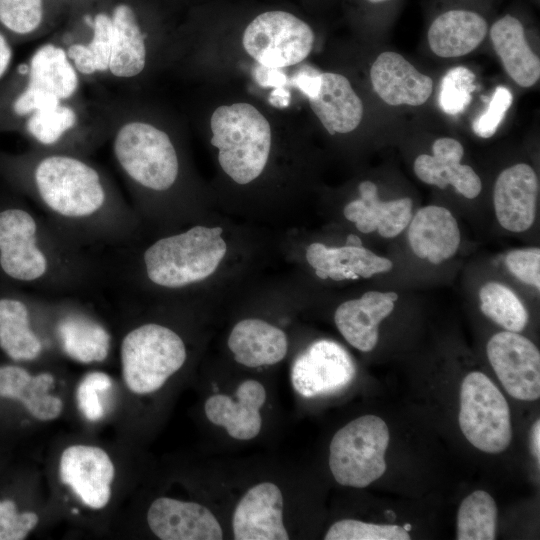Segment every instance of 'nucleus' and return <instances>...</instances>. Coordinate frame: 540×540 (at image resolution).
<instances>
[{
    "label": "nucleus",
    "instance_id": "nucleus-1",
    "mask_svg": "<svg viewBox=\"0 0 540 540\" xmlns=\"http://www.w3.org/2000/svg\"><path fill=\"white\" fill-rule=\"evenodd\" d=\"M221 227L194 226L163 237L144 252L146 274L151 282L180 288L211 276L227 252Z\"/></svg>",
    "mask_w": 540,
    "mask_h": 540
},
{
    "label": "nucleus",
    "instance_id": "nucleus-2",
    "mask_svg": "<svg viewBox=\"0 0 540 540\" xmlns=\"http://www.w3.org/2000/svg\"><path fill=\"white\" fill-rule=\"evenodd\" d=\"M211 144L224 172L236 183L252 182L263 172L271 148V128L248 103L218 107L211 116Z\"/></svg>",
    "mask_w": 540,
    "mask_h": 540
},
{
    "label": "nucleus",
    "instance_id": "nucleus-3",
    "mask_svg": "<svg viewBox=\"0 0 540 540\" xmlns=\"http://www.w3.org/2000/svg\"><path fill=\"white\" fill-rule=\"evenodd\" d=\"M112 151L123 173L143 188L165 191L179 173L176 149L169 135L149 122L128 118L114 121Z\"/></svg>",
    "mask_w": 540,
    "mask_h": 540
},
{
    "label": "nucleus",
    "instance_id": "nucleus-4",
    "mask_svg": "<svg viewBox=\"0 0 540 540\" xmlns=\"http://www.w3.org/2000/svg\"><path fill=\"white\" fill-rule=\"evenodd\" d=\"M33 181L43 203L66 218H84L99 211L107 199L100 172L72 155L43 156L33 169Z\"/></svg>",
    "mask_w": 540,
    "mask_h": 540
},
{
    "label": "nucleus",
    "instance_id": "nucleus-5",
    "mask_svg": "<svg viewBox=\"0 0 540 540\" xmlns=\"http://www.w3.org/2000/svg\"><path fill=\"white\" fill-rule=\"evenodd\" d=\"M186 347L168 327L148 323L131 330L122 340L123 379L135 394L159 390L185 363Z\"/></svg>",
    "mask_w": 540,
    "mask_h": 540
},
{
    "label": "nucleus",
    "instance_id": "nucleus-6",
    "mask_svg": "<svg viewBox=\"0 0 540 540\" xmlns=\"http://www.w3.org/2000/svg\"><path fill=\"white\" fill-rule=\"evenodd\" d=\"M390 440L386 423L376 415L360 416L333 436L329 467L343 486L365 488L386 471L385 452Z\"/></svg>",
    "mask_w": 540,
    "mask_h": 540
},
{
    "label": "nucleus",
    "instance_id": "nucleus-7",
    "mask_svg": "<svg viewBox=\"0 0 540 540\" xmlns=\"http://www.w3.org/2000/svg\"><path fill=\"white\" fill-rule=\"evenodd\" d=\"M459 426L466 439L487 453H501L512 440L509 405L496 385L474 371L462 381Z\"/></svg>",
    "mask_w": 540,
    "mask_h": 540
},
{
    "label": "nucleus",
    "instance_id": "nucleus-8",
    "mask_svg": "<svg viewBox=\"0 0 540 540\" xmlns=\"http://www.w3.org/2000/svg\"><path fill=\"white\" fill-rule=\"evenodd\" d=\"M79 79L63 46H40L27 64L25 85L12 101L13 115L25 120L35 112L71 102L78 92Z\"/></svg>",
    "mask_w": 540,
    "mask_h": 540
},
{
    "label": "nucleus",
    "instance_id": "nucleus-9",
    "mask_svg": "<svg viewBox=\"0 0 540 540\" xmlns=\"http://www.w3.org/2000/svg\"><path fill=\"white\" fill-rule=\"evenodd\" d=\"M311 27L294 14L281 10L257 15L245 28L246 52L267 68H283L303 61L314 43Z\"/></svg>",
    "mask_w": 540,
    "mask_h": 540
},
{
    "label": "nucleus",
    "instance_id": "nucleus-10",
    "mask_svg": "<svg viewBox=\"0 0 540 540\" xmlns=\"http://www.w3.org/2000/svg\"><path fill=\"white\" fill-rule=\"evenodd\" d=\"M486 353L509 395L524 401L540 397V353L533 342L505 330L489 339Z\"/></svg>",
    "mask_w": 540,
    "mask_h": 540
},
{
    "label": "nucleus",
    "instance_id": "nucleus-11",
    "mask_svg": "<svg viewBox=\"0 0 540 540\" xmlns=\"http://www.w3.org/2000/svg\"><path fill=\"white\" fill-rule=\"evenodd\" d=\"M355 373L354 362L342 346L330 340H319L297 357L291 381L296 392L310 398L345 388Z\"/></svg>",
    "mask_w": 540,
    "mask_h": 540
},
{
    "label": "nucleus",
    "instance_id": "nucleus-12",
    "mask_svg": "<svg viewBox=\"0 0 540 540\" xmlns=\"http://www.w3.org/2000/svg\"><path fill=\"white\" fill-rule=\"evenodd\" d=\"M0 265L20 281L37 280L47 271V258L37 246V224L25 210L0 212Z\"/></svg>",
    "mask_w": 540,
    "mask_h": 540
},
{
    "label": "nucleus",
    "instance_id": "nucleus-13",
    "mask_svg": "<svg viewBox=\"0 0 540 540\" xmlns=\"http://www.w3.org/2000/svg\"><path fill=\"white\" fill-rule=\"evenodd\" d=\"M114 475L111 458L99 447L72 445L61 454V481L90 508L101 509L108 504Z\"/></svg>",
    "mask_w": 540,
    "mask_h": 540
},
{
    "label": "nucleus",
    "instance_id": "nucleus-14",
    "mask_svg": "<svg viewBox=\"0 0 540 540\" xmlns=\"http://www.w3.org/2000/svg\"><path fill=\"white\" fill-rule=\"evenodd\" d=\"M149 528L162 540H221L222 528L202 504L169 497L157 498L147 512Z\"/></svg>",
    "mask_w": 540,
    "mask_h": 540
},
{
    "label": "nucleus",
    "instance_id": "nucleus-15",
    "mask_svg": "<svg viewBox=\"0 0 540 540\" xmlns=\"http://www.w3.org/2000/svg\"><path fill=\"white\" fill-rule=\"evenodd\" d=\"M236 540H287L283 495L272 482L251 487L238 502L232 519Z\"/></svg>",
    "mask_w": 540,
    "mask_h": 540
},
{
    "label": "nucleus",
    "instance_id": "nucleus-16",
    "mask_svg": "<svg viewBox=\"0 0 540 540\" xmlns=\"http://www.w3.org/2000/svg\"><path fill=\"white\" fill-rule=\"evenodd\" d=\"M539 182L533 168L518 163L504 169L493 189V205L499 224L520 233L528 230L536 217Z\"/></svg>",
    "mask_w": 540,
    "mask_h": 540
},
{
    "label": "nucleus",
    "instance_id": "nucleus-17",
    "mask_svg": "<svg viewBox=\"0 0 540 540\" xmlns=\"http://www.w3.org/2000/svg\"><path fill=\"white\" fill-rule=\"evenodd\" d=\"M266 400V390L256 380H246L237 388L235 397L224 394L210 396L204 405L208 420L225 428L237 440L256 437L262 427L260 409Z\"/></svg>",
    "mask_w": 540,
    "mask_h": 540
},
{
    "label": "nucleus",
    "instance_id": "nucleus-18",
    "mask_svg": "<svg viewBox=\"0 0 540 540\" xmlns=\"http://www.w3.org/2000/svg\"><path fill=\"white\" fill-rule=\"evenodd\" d=\"M370 78L376 94L388 105L419 106L433 90L432 79L420 73L396 52L381 53L374 61Z\"/></svg>",
    "mask_w": 540,
    "mask_h": 540
},
{
    "label": "nucleus",
    "instance_id": "nucleus-19",
    "mask_svg": "<svg viewBox=\"0 0 540 540\" xmlns=\"http://www.w3.org/2000/svg\"><path fill=\"white\" fill-rule=\"evenodd\" d=\"M432 155L421 154L414 161V172L424 183L445 189L452 185L468 199L476 198L482 189L480 177L466 164L462 144L450 137L438 138L432 145Z\"/></svg>",
    "mask_w": 540,
    "mask_h": 540
},
{
    "label": "nucleus",
    "instance_id": "nucleus-20",
    "mask_svg": "<svg viewBox=\"0 0 540 540\" xmlns=\"http://www.w3.org/2000/svg\"><path fill=\"white\" fill-rule=\"evenodd\" d=\"M397 299L395 292L368 291L345 301L334 313L336 327L350 345L369 352L378 342L380 322L393 311Z\"/></svg>",
    "mask_w": 540,
    "mask_h": 540
},
{
    "label": "nucleus",
    "instance_id": "nucleus-21",
    "mask_svg": "<svg viewBox=\"0 0 540 540\" xmlns=\"http://www.w3.org/2000/svg\"><path fill=\"white\" fill-rule=\"evenodd\" d=\"M408 242L413 253L432 264L453 257L460 245L461 235L453 214L442 206L420 208L408 224Z\"/></svg>",
    "mask_w": 540,
    "mask_h": 540
},
{
    "label": "nucleus",
    "instance_id": "nucleus-22",
    "mask_svg": "<svg viewBox=\"0 0 540 540\" xmlns=\"http://www.w3.org/2000/svg\"><path fill=\"white\" fill-rule=\"evenodd\" d=\"M358 190L360 198L349 202L343 214L361 233L377 231L384 238H393L408 226L413 206L410 198L381 201L377 186L369 180L361 182Z\"/></svg>",
    "mask_w": 540,
    "mask_h": 540
},
{
    "label": "nucleus",
    "instance_id": "nucleus-23",
    "mask_svg": "<svg viewBox=\"0 0 540 540\" xmlns=\"http://www.w3.org/2000/svg\"><path fill=\"white\" fill-rule=\"evenodd\" d=\"M306 259L320 279L330 278L334 281L360 277L367 279L388 272L393 267L390 259L378 256L363 246L327 247L316 242L308 246Z\"/></svg>",
    "mask_w": 540,
    "mask_h": 540
},
{
    "label": "nucleus",
    "instance_id": "nucleus-24",
    "mask_svg": "<svg viewBox=\"0 0 540 540\" xmlns=\"http://www.w3.org/2000/svg\"><path fill=\"white\" fill-rule=\"evenodd\" d=\"M310 106L329 134L348 133L363 117V104L349 80L337 73H321L319 88Z\"/></svg>",
    "mask_w": 540,
    "mask_h": 540
},
{
    "label": "nucleus",
    "instance_id": "nucleus-25",
    "mask_svg": "<svg viewBox=\"0 0 540 540\" xmlns=\"http://www.w3.org/2000/svg\"><path fill=\"white\" fill-rule=\"evenodd\" d=\"M228 347L239 364L256 368L274 365L286 356L288 340L280 328L257 318L239 321L230 332Z\"/></svg>",
    "mask_w": 540,
    "mask_h": 540
},
{
    "label": "nucleus",
    "instance_id": "nucleus-26",
    "mask_svg": "<svg viewBox=\"0 0 540 540\" xmlns=\"http://www.w3.org/2000/svg\"><path fill=\"white\" fill-rule=\"evenodd\" d=\"M110 15L113 32L108 73L119 80L134 78L146 66V34L129 4L115 5Z\"/></svg>",
    "mask_w": 540,
    "mask_h": 540
},
{
    "label": "nucleus",
    "instance_id": "nucleus-27",
    "mask_svg": "<svg viewBox=\"0 0 540 540\" xmlns=\"http://www.w3.org/2000/svg\"><path fill=\"white\" fill-rule=\"evenodd\" d=\"M490 38L505 71L516 84L530 87L539 80L540 60L531 50L520 20L512 15L498 19L490 28Z\"/></svg>",
    "mask_w": 540,
    "mask_h": 540
},
{
    "label": "nucleus",
    "instance_id": "nucleus-28",
    "mask_svg": "<svg viewBox=\"0 0 540 540\" xmlns=\"http://www.w3.org/2000/svg\"><path fill=\"white\" fill-rule=\"evenodd\" d=\"M487 31V22L480 14L469 10H449L430 25L428 43L437 56L460 57L478 47Z\"/></svg>",
    "mask_w": 540,
    "mask_h": 540
},
{
    "label": "nucleus",
    "instance_id": "nucleus-29",
    "mask_svg": "<svg viewBox=\"0 0 540 540\" xmlns=\"http://www.w3.org/2000/svg\"><path fill=\"white\" fill-rule=\"evenodd\" d=\"M53 385L50 373L33 376L19 366H0V396L21 401L38 420H53L62 412V400L49 393Z\"/></svg>",
    "mask_w": 540,
    "mask_h": 540
},
{
    "label": "nucleus",
    "instance_id": "nucleus-30",
    "mask_svg": "<svg viewBox=\"0 0 540 540\" xmlns=\"http://www.w3.org/2000/svg\"><path fill=\"white\" fill-rule=\"evenodd\" d=\"M0 346L13 360H33L42 344L30 328L26 305L16 299H0Z\"/></svg>",
    "mask_w": 540,
    "mask_h": 540
},
{
    "label": "nucleus",
    "instance_id": "nucleus-31",
    "mask_svg": "<svg viewBox=\"0 0 540 540\" xmlns=\"http://www.w3.org/2000/svg\"><path fill=\"white\" fill-rule=\"evenodd\" d=\"M66 354L79 362L103 361L109 351L110 336L100 324L82 316H69L58 325Z\"/></svg>",
    "mask_w": 540,
    "mask_h": 540
},
{
    "label": "nucleus",
    "instance_id": "nucleus-32",
    "mask_svg": "<svg viewBox=\"0 0 540 540\" xmlns=\"http://www.w3.org/2000/svg\"><path fill=\"white\" fill-rule=\"evenodd\" d=\"M90 26L92 34L87 42L70 43L64 47L68 59L79 76H92L108 72L113 32L110 13H97Z\"/></svg>",
    "mask_w": 540,
    "mask_h": 540
},
{
    "label": "nucleus",
    "instance_id": "nucleus-33",
    "mask_svg": "<svg viewBox=\"0 0 540 540\" xmlns=\"http://www.w3.org/2000/svg\"><path fill=\"white\" fill-rule=\"evenodd\" d=\"M497 506L492 496L476 490L467 496L458 509V540H494L496 538Z\"/></svg>",
    "mask_w": 540,
    "mask_h": 540
},
{
    "label": "nucleus",
    "instance_id": "nucleus-34",
    "mask_svg": "<svg viewBox=\"0 0 540 540\" xmlns=\"http://www.w3.org/2000/svg\"><path fill=\"white\" fill-rule=\"evenodd\" d=\"M481 312L507 331L520 333L528 323V312L506 285L488 282L479 290Z\"/></svg>",
    "mask_w": 540,
    "mask_h": 540
},
{
    "label": "nucleus",
    "instance_id": "nucleus-35",
    "mask_svg": "<svg viewBox=\"0 0 540 540\" xmlns=\"http://www.w3.org/2000/svg\"><path fill=\"white\" fill-rule=\"evenodd\" d=\"M79 122V113L71 102L56 108L38 111L24 120L27 133L38 143L51 146L58 143Z\"/></svg>",
    "mask_w": 540,
    "mask_h": 540
},
{
    "label": "nucleus",
    "instance_id": "nucleus-36",
    "mask_svg": "<svg viewBox=\"0 0 540 540\" xmlns=\"http://www.w3.org/2000/svg\"><path fill=\"white\" fill-rule=\"evenodd\" d=\"M43 16V0H0V27L15 37L33 35Z\"/></svg>",
    "mask_w": 540,
    "mask_h": 540
},
{
    "label": "nucleus",
    "instance_id": "nucleus-37",
    "mask_svg": "<svg viewBox=\"0 0 540 540\" xmlns=\"http://www.w3.org/2000/svg\"><path fill=\"white\" fill-rule=\"evenodd\" d=\"M475 75L464 66L451 68L442 78L439 105L449 115L462 113L472 100L476 89Z\"/></svg>",
    "mask_w": 540,
    "mask_h": 540
},
{
    "label": "nucleus",
    "instance_id": "nucleus-38",
    "mask_svg": "<svg viewBox=\"0 0 540 540\" xmlns=\"http://www.w3.org/2000/svg\"><path fill=\"white\" fill-rule=\"evenodd\" d=\"M326 540H409L403 527L393 524H373L354 519L335 522L327 531Z\"/></svg>",
    "mask_w": 540,
    "mask_h": 540
},
{
    "label": "nucleus",
    "instance_id": "nucleus-39",
    "mask_svg": "<svg viewBox=\"0 0 540 540\" xmlns=\"http://www.w3.org/2000/svg\"><path fill=\"white\" fill-rule=\"evenodd\" d=\"M111 387V378L103 372H91L81 380L76 390V400L86 419L98 421L104 416L103 400Z\"/></svg>",
    "mask_w": 540,
    "mask_h": 540
},
{
    "label": "nucleus",
    "instance_id": "nucleus-40",
    "mask_svg": "<svg viewBox=\"0 0 540 540\" xmlns=\"http://www.w3.org/2000/svg\"><path fill=\"white\" fill-rule=\"evenodd\" d=\"M512 101L513 96L510 90L505 86H498L486 110L473 121L474 133L481 138L492 137L503 121Z\"/></svg>",
    "mask_w": 540,
    "mask_h": 540
},
{
    "label": "nucleus",
    "instance_id": "nucleus-41",
    "mask_svg": "<svg viewBox=\"0 0 540 540\" xmlns=\"http://www.w3.org/2000/svg\"><path fill=\"white\" fill-rule=\"evenodd\" d=\"M34 512L19 513L14 501L0 500V540H22L38 524Z\"/></svg>",
    "mask_w": 540,
    "mask_h": 540
},
{
    "label": "nucleus",
    "instance_id": "nucleus-42",
    "mask_svg": "<svg viewBox=\"0 0 540 540\" xmlns=\"http://www.w3.org/2000/svg\"><path fill=\"white\" fill-rule=\"evenodd\" d=\"M508 270L521 282L540 289V249H515L505 257Z\"/></svg>",
    "mask_w": 540,
    "mask_h": 540
},
{
    "label": "nucleus",
    "instance_id": "nucleus-43",
    "mask_svg": "<svg viewBox=\"0 0 540 540\" xmlns=\"http://www.w3.org/2000/svg\"><path fill=\"white\" fill-rule=\"evenodd\" d=\"M12 57L13 51L11 44L5 33L0 29V79L3 78L9 70Z\"/></svg>",
    "mask_w": 540,
    "mask_h": 540
},
{
    "label": "nucleus",
    "instance_id": "nucleus-44",
    "mask_svg": "<svg viewBox=\"0 0 540 540\" xmlns=\"http://www.w3.org/2000/svg\"><path fill=\"white\" fill-rule=\"evenodd\" d=\"M532 452L538 464L540 463V421L536 420L532 427Z\"/></svg>",
    "mask_w": 540,
    "mask_h": 540
},
{
    "label": "nucleus",
    "instance_id": "nucleus-45",
    "mask_svg": "<svg viewBox=\"0 0 540 540\" xmlns=\"http://www.w3.org/2000/svg\"><path fill=\"white\" fill-rule=\"evenodd\" d=\"M345 245L346 246H353V247L363 246L361 239L355 234H350V235L347 236Z\"/></svg>",
    "mask_w": 540,
    "mask_h": 540
},
{
    "label": "nucleus",
    "instance_id": "nucleus-46",
    "mask_svg": "<svg viewBox=\"0 0 540 540\" xmlns=\"http://www.w3.org/2000/svg\"><path fill=\"white\" fill-rule=\"evenodd\" d=\"M385 513H386V515H387L390 519H394V518H395V514H394L393 511L387 510Z\"/></svg>",
    "mask_w": 540,
    "mask_h": 540
},
{
    "label": "nucleus",
    "instance_id": "nucleus-47",
    "mask_svg": "<svg viewBox=\"0 0 540 540\" xmlns=\"http://www.w3.org/2000/svg\"><path fill=\"white\" fill-rule=\"evenodd\" d=\"M403 529L406 530L407 532L410 531L412 528H411V524H408L406 523L404 526H403Z\"/></svg>",
    "mask_w": 540,
    "mask_h": 540
},
{
    "label": "nucleus",
    "instance_id": "nucleus-48",
    "mask_svg": "<svg viewBox=\"0 0 540 540\" xmlns=\"http://www.w3.org/2000/svg\"><path fill=\"white\" fill-rule=\"evenodd\" d=\"M368 1L371 2V3H382V2L389 1V0H368Z\"/></svg>",
    "mask_w": 540,
    "mask_h": 540
}]
</instances>
